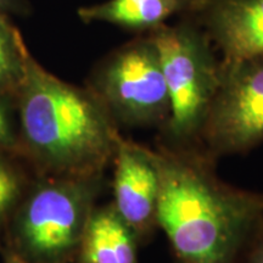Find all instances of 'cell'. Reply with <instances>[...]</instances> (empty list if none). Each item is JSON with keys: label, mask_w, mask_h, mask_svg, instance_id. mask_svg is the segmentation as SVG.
I'll return each instance as SVG.
<instances>
[{"label": "cell", "mask_w": 263, "mask_h": 263, "mask_svg": "<svg viewBox=\"0 0 263 263\" xmlns=\"http://www.w3.org/2000/svg\"><path fill=\"white\" fill-rule=\"evenodd\" d=\"M18 192L16 176L4 161L0 160V217L14 202Z\"/></svg>", "instance_id": "7c38bea8"}, {"label": "cell", "mask_w": 263, "mask_h": 263, "mask_svg": "<svg viewBox=\"0 0 263 263\" xmlns=\"http://www.w3.org/2000/svg\"><path fill=\"white\" fill-rule=\"evenodd\" d=\"M28 49L9 15L0 12V93L17 97Z\"/></svg>", "instance_id": "8fae6325"}, {"label": "cell", "mask_w": 263, "mask_h": 263, "mask_svg": "<svg viewBox=\"0 0 263 263\" xmlns=\"http://www.w3.org/2000/svg\"><path fill=\"white\" fill-rule=\"evenodd\" d=\"M90 195L87 186L73 183L48 184L26 202L18 234L32 254L55 257L82 240L87 227Z\"/></svg>", "instance_id": "8992f818"}, {"label": "cell", "mask_w": 263, "mask_h": 263, "mask_svg": "<svg viewBox=\"0 0 263 263\" xmlns=\"http://www.w3.org/2000/svg\"><path fill=\"white\" fill-rule=\"evenodd\" d=\"M17 98L29 149L51 168L91 176L115 155L120 138L103 100L49 73L29 51Z\"/></svg>", "instance_id": "7a4b0ae2"}, {"label": "cell", "mask_w": 263, "mask_h": 263, "mask_svg": "<svg viewBox=\"0 0 263 263\" xmlns=\"http://www.w3.org/2000/svg\"><path fill=\"white\" fill-rule=\"evenodd\" d=\"M97 95L111 116L133 126L166 122L170 95L153 38H139L107 59L97 77Z\"/></svg>", "instance_id": "277c9868"}, {"label": "cell", "mask_w": 263, "mask_h": 263, "mask_svg": "<svg viewBox=\"0 0 263 263\" xmlns=\"http://www.w3.org/2000/svg\"><path fill=\"white\" fill-rule=\"evenodd\" d=\"M199 0H108L78 10L82 21H103L132 31L153 32L171 16L192 12Z\"/></svg>", "instance_id": "9c48e42d"}, {"label": "cell", "mask_w": 263, "mask_h": 263, "mask_svg": "<svg viewBox=\"0 0 263 263\" xmlns=\"http://www.w3.org/2000/svg\"><path fill=\"white\" fill-rule=\"evenodd\" d=\"M10 263H26V262H24L22 259H20V258H12L11 261H10Z\"/></svg>", "instance_id": "2e32d148"}, {"label": "cell", "mask_w": 263, "mask_h": 263, "mask_svg": "<svg viewBox=\"0 0 263 263\" xmlns=\"http://www.w3.org/2000/svg\"><path fill=\"white\" fill-rule=\"evenodd\" d=\"M192 14L223 61L263 54V0H199Z\"/></svg>", "instance_id": "ba28073f"}, {"label": "cell", "mask_w": 263, "mask_h": 263, "mask_svg": "<svg viewBox=\"0 0 263 263\" xmlns=\"http://www.w3.org/2000/svg\"><path fill=\"white\" fill-rule=\"evenodd\" d=\"M115 170L114 209L134 232L156 223L160 170L155 153L118 139Z\"/></svg>", "instance_id": "52a82bcc"}, {"label": "cell", "mask_w": 263, "mask_h": 263, "mask_svg": "<svg viewBox=\"0 0 263 263\" xmlns=\"http://www.w3.org/2000/svg\"><path fill=\"white\" fill-rule=\"evenodd\" d=\"M5 95L0 93V145H9L12 143V130L8 115V108L4 103Z\"/></svg>", "instance_id": "4fadbf2b"}, {"label": "cell", "mask_w": 263, "mask_h": 263, "mask_svg": "<svg viewBox=\"0 0 263 263\" xmlns=\"http://www.w3.org/2000/svg\"><path fill=\"white\" fill-rule=\"evenodd\" d=\"M160 170L156 223L183 263H234L263 229V194L215 174L193 147L155 154Z\"/></svg>", "instance_id": "6da1fadb"}, {"label": "cell", "mask_w": 263, "mask_h": 263, "mask_svg": "<svg viewBox=\"0 0 263 263\" xmlns=\"http://www.w3.org/2000/svg\"><path fill=\"white\" fill-rule=\"evenodd\" d=\"M160 54L170 95L167 130L178 147H192L200 136L221 83L222 62L206 32L192 21L162 25L150 32Z\"/></svg>", "instance_id": "3957f363"}, {"label": "cell", "mask_w": 263, "mask_h": 263, "mask_svg": "<svg viewBox=\"0 0 263 263\" xmlns=\"http://www.w3.org/2000/svg\"><path fill=\"white\" fill-rule=\"evenodd\" d=\"M136 234L114 207L91 213L82 236L84 263H137Z\"/></svg>", "instance_id": "30bf717a"}, {"label": "cell", "mask_w": 263, "mask_h": 263, "mask_svg": "<svg viewBox=\"0 0 263 263\" xmlns=\"http://www.w3.org/2000/svg\"><path fill=\"white\" fill-rule=\"evenodd\" d=\"M248 263H263V229L249 246Z\"/></svg>", "instance_id": "9a60e30c"}, {"label": "cell", "mask_w": 263, "mask_h": 263, "mask_svg": "<svg viewBox=\"0 0 263 263\" xmlns=\"http://www.w3.org/2000/svg\"><path fill=\"white\" fill-rule=\"evenodd\" d=\"M0 12L3 14H26L28 5L26 0H0Z\"/></svg>", "instance_id": "5bb4252c"}, {"label": "cell", "mask_w": 263, "mask_h": 263, "mask_svg": "<svg viewBox=\"0 0 263 263\" xmlns=\"http://www.w3.org/2000/svg\"><path fill=\"white\" fill-rule=\"evenodd\" d=\"M200 140L212 157L263 143V54L222 61L221 83Z\"/></svg>", "instance_id": "5b68a950"}]
</instances>
